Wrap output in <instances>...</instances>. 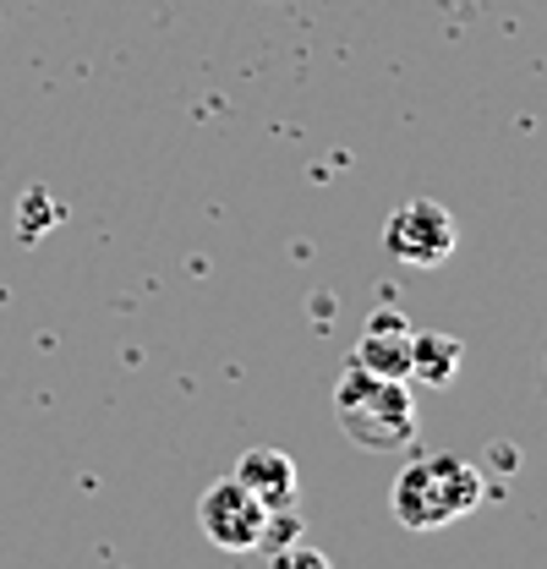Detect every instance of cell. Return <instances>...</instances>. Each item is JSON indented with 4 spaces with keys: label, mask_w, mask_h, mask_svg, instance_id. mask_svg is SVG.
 <instances>
[{
    "label": "cell",
    "mask_w": 547,
    "mask_h": 569,
    "mask_svg": "<svg viewBox=\"0 0 547 569\" xmlns=\"http://www.w3.org/2000/svg\"><path fill=\"white\" fill-rule=\"evenodd\" d=\"M455 241H460L455 236V213L444 209V203H432V198H410L384 224V252L395 263H416V269L444 263L455 252Z\"/></svg>",
    "instance_id": "cell-4"
},
{
    "label": "cell",
    "mask_w": 547,
    "mask_h": 569,
    "mask_svg": "<svg viewBox=\"0 0 547 569\" xmlns=\"http://www.w3.org/2000/svg\"><path fill=\"white\" fill-rule=\"evenodd\" d=\"M230 477H236L241 488H252L269 509H290V503H296V460H290L285 449H247Z\"/></svg>",
    "instance_id": "cell-6"
},
{
    "label": "cell",
    "mask_w": 547,
    "mask_h": 569,
    "mask_svg": "<svg viewBox=\"0 0 547 569\" xmlns=\"http://www.w3.org/2000/svg\"><path fill=\"white\" fill-rule=\"evenodd\" d=\"M335 422L367 455H400L416 438V395L406 378H378L350 361L335 383Z\"/></svg>",
    "instance_id": "cell-1"
},
{
    "label": "cell",
    "mask_w": 547,
    "mask_h": 569,
    "mask_svg": "<svg viewBox=\"0 0 547 569\" xmlns=\"http://www.w3.org/2000/svg\"><path fill=\"white\" fill-rule=\"evenodd\" d=\"M274 569H335V565L312 542H285V548H274Z\"/></svg>",
    "instance_id": "cell-8"
},
{
    "label": "cell",
    "mask_w": 547,
    "mask_h": 569,
    "mask_svg": "<svg viewBox=\"0 0 547 569\" xmlns=\"http://www.w3.org/2000/svg\"><path fill=\"white\" fill-rule=\"evenodd\" d=\"M350 361L367 367V372H378V378H406L410 372V323L400 312H372Z\"/></svg>",
    "instance_id": "cell-5"
},
{
    "label": "cell",
    "mask_w": 547,
    "mask_h": 569,
    "mask_svg": "<svg viewBox=\"0 0 547 569\" xmlns=\"http://www.w3.org/2000/svg\"><path fill=\"white\" fill-rule=\"evenodd\" d=\"M487 493V477H481L471 460L460 455H427V460H410L389 493V509L406 531H444L455 526L460 515H471Z\"/></svg>",
    "instance_id": "cell-2"
},
{
    "label": "cell",
    "mask_w": 547,
    "mask_h": 569,
    "mask_svg": "<svg viewBox=\"0 0 547 569\" xmlns=\"http://www.w3.org/2000/svg\"><path fill=\"white\" fill-rule=\"evenodd\" d=\"M269 503L241 488L236 477H219L208 482L203 498H198V526L203 537L219 548V553H258L263 548V531H269Z\"/></svg>",
    "instance_id": "cell-3"
},
{
    "label": "cell",
    "mask_w": 547,
    "mask_h": 569,
    "mask_svg": "<svg viewBox=\"0 0 547 569\" xmlns=\"http://www.w3.org/2000/svg\"><path fill=\"white\" fill-rule=\"evenodd\" d=\"M460 361H466V346H460L455 335H438V329L416 335V329H410V372H406V383L444 389V383L460 372Z\"/></svg>",
    "instance_id": "cell-7"
}]
</instances>
